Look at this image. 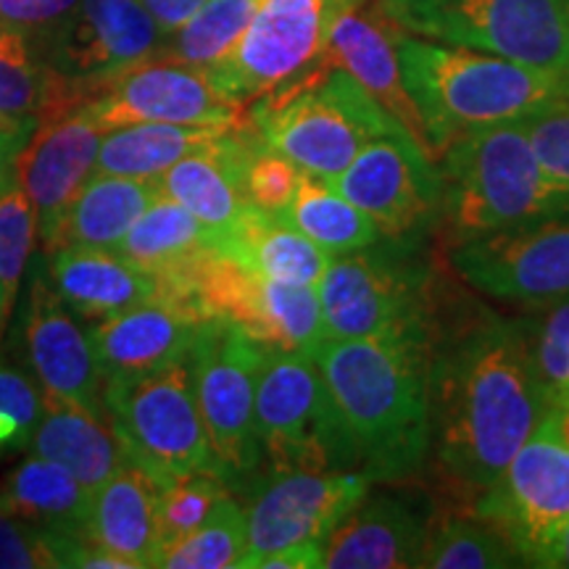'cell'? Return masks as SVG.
Segmentation results:
<instances>
[{
  "label": "cell",
  "instance_id": "1",
  "mask_svg": "<svg viewBox=\"0 0 569 569\" xmlns=\"http://www.w3.org/2000/svg\"><path fill=\"white\" fill-rule=\"evenodd\" d=\"M549 415L530 348V322L482 311L440 330L430 361V427L440 467L482 490Z\"/></svg>",
  "mask_w": 569,
  "mask_h": 569
},
{
  "label": "cell",
  "instance_id": "2",
  "mask_svg": "<svg viewBox=\"0 0 569 569\" xmlns=\"http://www.w3.org/2000/svg\"><path fill=\"white\" fill-rule=\"evenodd\" d=\"M430 343L415 340H325L317 351L332 403L353 448L356 472L403 480L432 448Z\"/></svg>",
  "mask_w": 569,
  "mask_h": 569
},
{
  "label": "cell",
  "instance_id": "3",
  "mask_svg": "<svg viewBox=\"0 0 569 569\" xmlns=\"http://www.w3.org/2000/svg\"><path fill=\"white\" fill-rule=\"evenodd\" d=\"M396 53L432 161L459 134L522 122L569 101V84L546 71L472 48L417 38L398 27Z\"/></svg>",
  "mask_w": 569,
  "mask_h": 569
},
{
  "label": "cell",
  "instance_id": "4",
  "mask_svg": "<svg viewBox=\"0 0 569 569\" xmlns=\"http://www.w3.org/2000/svg\"><path fill=\"white\" fill-rule=\"evenodd\" d=\"M436 167L451 246L569 211V188L543 169L525 119L459 134Z\"/></svg>",
  "mask_w": 569,
  "mask_h": 569
},
{
  "label": "cell",
  "instance_id": "5",
  "mask_svg": "<svg viewBox=\"0 0 569 569\" xmlns=\"http://www.w3.org/2000/svg\"><path fill=\"white\" fill-rule=\"evenodd\" d=\"M243 117L272 151L327 182L367 142L407 132L346 69L322 56L303 74L253 98Z\"/></svg>",
  "mask_w": 569,
  "mask_h": 569
},
{
  "label": "cell",
  "instance_id": "6",
  "mask_svg": "<svg viewBox=\"0 0 569 569\" xmlns=\"http://www.w3.org/2000/svg\"><path fill=\"white\" fill-rule=\"evenodd\" d=\"M417 240H388L332 256L317 284L327 340H415L440 336L436 274L411 253Z\"/></svg>",
  "mask_w": 569,
  "mask_h": 569
},
{
  "label": "cell",
  "instance_id": "7",
  "mask_svg": "<svg viewBox=\"0 0 569 569\" xmlns=\"http://www.w3.org/2000/svg\"><path fill=\"white\" fill-rule=\"evenodd\" d=\"M401 32L472 48L569 84V0H372Z\"/></svg>",
  "mask_w": 569,
  "mask_h": 569
},
{
  "label": "cell",
  "instance_id": "8",
  "mask_svg": "<svg viewBox=\"0 0 569 569\" xmlns=\"http://www.w3.org/2000/svg\"><path fill=\"white\" fill-rule=\"evenodd\" d=\"M256 436L269 472H356L353 448L309 353L267 348L256 380Z\"/></svg>",
  "mask_w": 569,
  "mask_h": 569
},
{
  "label": "cell",
  "instance_id": "9",
  "mask_svg": "<svg viewBox=\"0 0 569 569\" xmlns=\"http://www.w3.org/2000/svg\"><path fill=\"white\" fill-rule=\"evenodd\" d=\"M264 351L251 332L224 317L203 319L190 346L213 472L230 490H251L264 467L256 436V380Z\"/></svg>",
  "mask_w": 569,
  "mask_h": 569
},
{
  "label": "cell",
  "instance_id": "10",
  "mask_svg": "<svg viewBox=\"0 0 569 569\" xmlns=\"http://www.w3.org/2000/svg\"><path fill=\"white\" fill-rule=\"evenodd\" d=\"M103 403L127 461L159 482L213 472L190 351L140 380L103 390Z\"/></svg>",
  "mask_w": 569,
  "mask_h": 569
},
{
  "label": "cell",
  "instance_id": "11",
  "mask_svg": "<svg viewBox=\"0 0 569 569\" xmlns=\"http://www.w3.org/2000/svg\"><path fill=\"white\" fill-rule=\"evenodd\" d=\"M475 517L507 540L522 567H538L569 525V448L538 425L503 472L480 490Z\"/></svg>",
  "mask_w": 569,
  "mask_h": 569
},
{
  "label": "cell",
  "instance_id": "12",
  "mask_svg": "<svg viewBox=\"0 0 569 569\" xmlns=\"http://www.w3.org/2000/svg\"><path fill=\"white\" fill-rule=\"evenodd\" d=\"M356 3L365 0H259L232 53L206 71L246 109L253 98L303 74L322 56L338 13Z\"/></svg>",
  "mask_w": 569,
  "mask_h": 569
},
{
  "label": "cell",
  "instance_id": "13",
  "mask_svg": "<svg viewBox=\"0 0 569 569\" xmlns=\"http://www.w3.org/2000/svg\"><path fill=\"white\" fill-rule=\"evenodd\" d=\"M451 267L498 301L553 306L569 298V211L451 248Z\"/></svg>",
  "mask_w": 569,
  "mask_h": 569
},
{
  "label": "cell",
  "instance_id": "14",
  "mask_svg": "<svg viewBox=\"0 0 569 569\" xmlns=\"http://www.w3.org/2000/svg\"><path fill=\"white\" fill-rule=\"evenodd\" d=\"M332 188L365 211L386 240H419L438 227V167L407 132L367 142L332 180Z\"/></svg>",
  "mask_w": 569,
  "mask_h": 569
},
{
  "label": "cell",
  "instance_id": "15",
  "mask_svg": "<svg viewBox=\"0 0 569 569\" xmlns=\"http://www.w3.org/2000/svg\"><path fill=\"white\" fill-rule=\"evenodd\" d=\"M161 40L140 0H77L40 48L53 74L84 103L113 77L151 61Z\"/></svg>",
  "mask_w": 569,
  "mask_h": 569
},
{
  "label": "cell",
  "instance_id": "16",
  "mask_svg": "<svg viewBox=\"0 0 569 569\" xmlns=\"http://www.w3.org/2000/svg\"><path fill=\"white\" fill-rule=\"evenodd\" d=\"M361 472H269L251 488L246 509V553L238 569L284 546L325 540L369 496Z\"/></svg>",
  "mask_w": 569,
  "mask_h": 569
},
{
  "label": "cell",
  "instance_id": "17",
  "mask_svg": "<svg viewBox=\"0 0 569 569\" xmlns=\"http://www.w3.org/2000/svg\"><path fill=\"white\" fill-rule=\"evenodd\" d=\"M82 109L103 132L140 122L224 127L246 111L219 90L206 69L159 59L138 63L101 84Z\"/></svg>",
  "mask_w": 569,
  "mask_h": 569
},
{
  "label": "cell",
  "instance_id": "18",
  "mask_svg": "<svg viewBox=\"0 0 569 569\" xmlns=\"http://www.w3.org/2000/svg\"><path fill=\"white\" fill-rule=\"evenodd\" d=\"M21 359L46 398L77 403L96 415H106L103 375L92 348L90 330L42 277V261L32 267L21 315Z\"/></svg>",
  "mask_w": 569,
  "mask_h": 569
},
{
  "label": "cell",
  "instance_id": "19",
  "mask_svg": "<svg viewBox=\"0 0 569 569\" xmlns=\"http://www.w3.org/2000/svg\"><path fill=\"white\" fill-rule=\"evenodd\" d=\"M101 138L103 130L80 106L51 122H42L21 151L19 184L30 198L34 230L46 251L51 248L71 201L96 172Z\"/></svg>",
  "mask_w": 569,
  "mask_h": 569
},
{
  "label": "cell",
  "instance_id": "20",
  "mask_svg": "<svg viewBox=\"0 0 569 569\" xmlns=\"http://www.w3.org/2000/svg\"><path fill=\"white\" fill-rule=\"evenodd\" d=\"M203 317L174 298H153L90 325L103 390L127 386L180 359L193 346Z\"/></svg>",
  "mask_w": 569,
  "mask_h": 569
},
{
  "label": "cell",
  "instance_id": "21",
  "mask_svg": "<svg viewBox=\"0 0 569 569\" xmlns=\"http://www.w3.org/2000/svg\"><path fill=\"white\" fill-rule=\"evenodd\" d=\"M322 59L346 69L407 130L409 138H415L427 151L422 119L403 84L401 63H398L396 24H390L375 3L365 0L338 13L327 34Z\"/></svg>",
  "mask_w": 569,
  "mask_h": 569
},
{
  "label": "cell",
  "instance_id": "22",
  "mask_svg": "<svg viewBox=\"0 0 569 569\" xmlns=\"http://www.w3.org/2000/svg\"><path fill=\"white\" fill-rule=\"evenodd\" d=\"M430 519L398 496L365 498L325 538V569L419 567Z\"/></svg>",
  "mask_w": 569,
  "mask_h": 569
},
{
  "label": "cell",
  "instance_id": "23",
  "mask_svg": "<svg viewBox=\"0 0 569 569\" xmlns=\"http://www.w3.org/2000/svg\"><path fill=\"white\" fill-rule=\"evenodd\" d=\"M48 256V282L71 315L88 325L163 298L161 282L151 272L111 248L63 246Z\"/></svg>",
  "mask_w": 569,
  "mask_h": 569
},
{
  "label": "cell",
  "instance_id": "24",
  "mask_svg": "<svg viewBox=\"0 0 569 569\" xmlns=\"http://www.w3.org/2000/svg\"><path fill=\"white\" fill-rule=\"evenodd\" d=\"M159 490L161 482L151 472L124 461L92 493L88 540L127 559L132 569L156 567L161 551Z\"/></svg>",
  "mask_w": 569,
  "mask_h": 569
},
{
  "label": "cell",
  "instance_id": "25",
  "mask_svg": "<svg viewBox=\"0 0 569 569\" xmlns=\"http://www.w3.org/2000/svg\"><path fill=\"white\" fill-rule=\"evenodd\" d=\"M217 251L248 274L274 282L317 288L332 256L290 227L280 213L246 206L230 230L217 238Z\"/></svg>",
  "mask_w": 569,
  "mask_h": 569
},
{
  "label": "cell",
  "instance_id": "26",
  "mask_svg": "<svg viewBox=\"0 0 569 569\" xmlns=\"http://www.w3.org/2000/svg\"><path fill=\"white\" fill-rule=\"evenodd\" d=\"M30 448L34 457L69 469L90 493H96L127 461L109 417L59 398H46L42 403Z\"/></svg>",
  "mask_w": 569,
  "mask_h": 569
},
{
  "label": "cell",
  "instance_id": "27",
  "mask_svg": "<svg viewBox=\"0 0 569 569\" xmlns=\"http://www.w3.org/2000/svg\"><path fill=\"white\" fill-rule=\"evenodd\" d=\"M92 493L51 459H24L0 482V509L59 538H88Z\"/></svg>",
  "mask_w": 569,
  "mask_h": 569
},
{
  "label": "cell",
  "instance_id": "28",
  "mask_svg": "<svg viewBox=\"0 0 569 569\" xmlns=\"http://www.w3.org/2000/svg\"><path fill=\"white\" fill-rule=\"evenodd\" d=\"M161 196L159 180H134L122 174L92 172L61 219L51 248L63 246L111 248L117 251L134 219Z\"/></svg>",
  "mask_w": 569,
  "mask_h": 569
},
{
  "label": "cell",
  "instance_id": "29",
  "mask_svg": "<svg viewBox=\"0 0 569 569\" xmlns=\"http://www.w3.org/2000/svg\"><path fill=\"white\" fill-rule=\"evenodd\" d=\"M80 106L82 98L48 67L40 42L0 24V122L38 130Z\"/></svg>",
  "mask_w": 569,
  "mask_h": 569
},
{
  "label": "cell",
  "instance_id": "30",
  "mask_svg": "<svg viewBox=\"0 0 569 569\" xmlns=\"http://www.w3.org/2000/svg\"><path fill=\"white\" fill-rule=\"evenodd\" d=\"M240 119L217 146L184 156L159 177L161 193L188 209L217 238L238 222L248 206L240 193L238 172H234Z\"/></svg>",
  "mask_w": 569,
  "mask_h": 569
},
{
  "label": "cell",
  "instance_id": "31",
  "mask_svg": "<svg viewBox=\"0 0 569 569\" xmlns=\"http://www.w3.org/2000/svg\"><path fill=\"white\" fill-rule=\"evenodd\" d=\"M213 248L217 234L198 222L188 209L161 193L134 219L117 251L151 272L167 290Z\"/></svg>",
  "mask_w": 569,
  "mask_h": 569
},
{
  "label": "cell",
  "instance_id": "32",
  "mask_svg": "<svg viewBox=\"0 0 569 569\" xmlns=\"http://www.w3.org/2000/svg\"><path fill=\"white\" fill-rule=\"evenodd\" d=\"M230 127L232 124L203 127L163 122L113 127L103 132L101 146H98L96 172L134 177V180H159L184 156L217 146Z\"/></svg>",
  "mask_w": 569,
  "mask_h": 569
},
{
  "label": "cell",
  "instance_id": "33",
  "mask_svg": "<svg viewBox=\"0 0 569 569\" xmlns=\"http://www.w3.org/2000/svg\"><path fill=\"white\" fill-rule=\"evenodd\" d=\"M280 217L330 256L361 251L382 240L372 219L317 174H298L293 198Z\"/></svg>",
  "mask_w": 569,
  "mask_h": 569
},
{
  "label": "cell",
  "instance_id": "34",
  "mask_svg": "<svg viewBox=\"0 0 569 569\" xmlns=\"http://www.w3.org/2000/svg\"><path fill=\"white\" fill-rule=\"evenodd\" d=\"M259 0H206L180 30L161 40L153 59L211 69L224 61L243 38Z\"/></svg>",
  "mask_w": 569,
  "mask_h": 569
},
{
  "label": "cell",
  "instance_id": "35",
  "mask_svg": "<svg viewBox=\"0 0 569 569\" xmlns=\"http://www.w3.org/2000/svg\"><path fill=\"white\" fill-rule=\"evenodd\" d=\"M430 569H503L522 567L515 549L482 519L451 517L430 525L422 561Z\"/></svg>",
  "mask_w": 569,
  "mask_h": 569
},
{
  "label": "cell",
  "instance_id": "36",
  "mask_svg": "<svg viewBox=\"0 0 569 569\" xmlns=\"http://www.w3.org/2000/svg\"><path fill=\"white\" fill-rule=\"evenodd\" d=\"M246 509L227 496L201 528L177 543L163 546L156 567L167 569H232L246 553Z\"/></svg>",
  "mask_w": 569,
  "mask_h": 569
},
{
  "label": "cell",
  "instance_id": "37",
  "mask_svg": "<svg viewBox=\"0 0 569 569\" xmlns=\"http://www.w3.org/2000/svg\"><path fill=\"white\" fill-rule=\"evenodd\" d=\"M234 172H238L240 193L248 206L280 213L293 198L301 169L272 151L243 117L238 127V146H234Z\"/></svg>",
  "mask_w": 569,
  "mask_h": 569
},
{
  "label": "cell",
  "instance_id": "38",
  "mask_svg": "<svg viewBox=\"0 0 569 569\" xmlns=\"http://www.w3.org/2000/svg\"><path fill=\"white\" fill-rule=\"evenodd\" d=\"M232 490L227 482L211 469L203 472H190L182 478H172L161 482L159 490V538L161 549L169 543H177L184 536L209 522V517L219 509V503ZM161 553V551H159Z\"/></svg>",
  "mask_w": 569,
  "mask_h": 569
},
{
  "label": "cell",
  "instance_id": "39",
  "mask_svg": "<svg viewBox=\"0 0 569 569\" xmlns=\"http://www.w3.org/2000/svg\"><path fill=\"white\" fill-rule=\"evenodd\" d=\"M42 390L24 367L0 356V459L30 448L42 417Z\"/></svg>",
  "mask_w": 569,
  "mask_h": 569
},
{
  "label": "cell",
  "instance_id": "40",
  "mask_svg": "<svg viewBox=\"0 0 569 569\" xmlns=\"http://www.w3.org/2000/svg\"><path fill=\"white\" fill-rule=\"evenodd\" d=\"M88 538H59L0 509V569L74 567Z\"/></svg>",
  "mask_w": 569,
  "mask_h": 569
},
{
  "label": "cell",
  "instance_id": "41",
  "mask_svg": "<svg viewBox=\"0 0 569 569\" xmlns=\"http://www.w3.org/2000/svg\"><path fill=\"white\" fill-rule=\"evenodd\" d=\"M34 240V213L21 184L17 182L6 196H0V284L9 303H17L19 284L30 267Z\"/></svg>",
  "mask_w": 569,
  "mask_h": 569
},
{
  "label": "cell",
  "instance_id": "42",
  "mask_svg": "<svg viewBox=\"0 0 569 569\" xmlns=\"http://www.w3.org/2000/svg\"><path fill=\"white\" fill-rule=\"evenodd\" d=\"M530 348L549 409L559 407L569 396V298L553 303L540 322H530Z\"/></svg>",
  "mask_w": 569,
  "mask_h": 569
},
{
  "label": "cell",
  "instance_id": "43",
  "mask_svg": "<svg viewBox=\"0 0 569 569\" xmlns=\"http://www.w3.org/2000/svg\"><path fill=\"white\" fill-rule=\"evenodd\" d=\"M525 127L546 172L569 188V101L532 113Z\"/></svg>",
  "mask_w": 569,
  "mask_h": 569
},
{
  "label": "cell",
  "instance_id": "44",
  "mask_svg": "<svg viewBox=\"0 0 569 569\" xmlns=\"http://www.w3.org/2000/svg\"><path fill=\"white\" fill-rule=\"evenodd\" d=\"M74 6L77 0H0V24L40 42L69 17Z\"/></svg>",
  "mask_w": 569,
  "mask_h": 569
},
{
  "label": "cell",
  "instance_id": "45",
  "mask_svg": "<svg viewBox=\"0 0 569 569\" xmlns=\"http://www.w3.org/2000/svg\"><path fill=\"white\" fill-rule=\"evenodd\" d=\"M34 127L0 122V196H6L19 182V159Z\"/></svg>",
  "mask_w": 569,
  "mask_h": 569
},
{
  "label": "cell",
  "instance_id": "46",
  "mask_svg": "<svg viewBox=\"0 0 569 569\" xmlns=\"http://www.w3.org/2000/svg\"><path fill=\"white\" fill-rule=\"evenodd\" d=\"M325 540H306L277 549L256 561L253 569H322Z\"/></svg>",
  "mask_w": 569,
  "mask_h": 569
},
{
  "label": "cell",
  "instance_id": "47",
  "mask_svg": "<svg viewBox=\"0 0 569 569\" xmlns=\"http://www.w3.org/2000/svg\"><path fill=\"white\" fill-rule=\"evenodd\" d=\"M140 3L146 6V11L151 13L159 30L163 32V38H167V34L180 30L184 21L201 9L206 0H140Z\"/></svg>",
  "mask_w": 569,
  "mask_h": 569
},
{
  "label": "cell",
  "instance_id": "48",
  "mask_svg": "<svg viewBox=\"0 0 569 569\" xmlns=\"http://www.w3.org/2000/svg\"><path fill=\"white\" fill-rule=\"evenodd\" d=\"M540 427H546V430H549L553 438L561 440V443L569 448V401L549 409V415L543 417Z\"/></svg>",
  "mask_w": 569,
  "mask_h": 569
},
{
  "label": "cell",
  "instance_id": "49",
  "mask_svg": "<svg viewBox=\"0 0 569 569\" xmlns=\"http://www.w3.org/2000/svg\"><path fill=\"white\" fill-rule=\"evenodd\" d=\"M538 567L543 569H569V525L561 530V536L553 540L551 549L543 553V559L538 561Z\"/></svg>",
  "mask_w": 569,
  "mask_h": 569
},
{
  "label": "cell",
  "instance_id": "50",
  "mask_svg": "<svg viewBox=\"0 0 569 569\" xmlns=\"http://www.w3.org/2000/svg\"><path fill=\"white\" fill-rule=\"evenodd\" d=\"M11 309H13V306L9 303V298H6L3 284H0V338H3V330H6V322H9Z\"/></svg>",
  "mask_w": 569,
  "mask_h": 569
},
{
  "label": "cell",
  "instance_id": "51",
  "mask_svg": "<svg viewBox=\"0 0 569 569\" xmlns=\"http://www.w3.org/2000/svg\"><path fill=\"white\" fill-rule=\"evenodd\" d=\"M567 401H569V396H567Z\"/></svg>",
  "mask_w": 569,
  "mask_h": 569
}]
</instances>
